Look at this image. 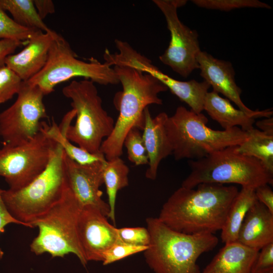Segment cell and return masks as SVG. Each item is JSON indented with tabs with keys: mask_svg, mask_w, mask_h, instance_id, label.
I'll return each instance as SVG.
<instances>
[{
	"mask_svg": "<svg viewBox=\"0 0 273 273\" xmlns=\"http://www.w3.org/2000/svg\"><path fill=\"white\" fill-rule=\"evenodd\" d=\"M41 30L25 27L11 18L0 7V39L27 41Z\"/></svg>",
	"mask_w": 273,
	"mask_h": 273,
	"instance_id": "obj_27",
	"label": "cell"
},
{
	"mask_svg": "<svg viewBox=\"0 0 273 273\" xmlns=\"http://www.w3.org/2000/svg\"><path fill=\"white\" fill-rule=\"evenodd\" d=\"M144 126L142 137L148 156V168L146 177L155 180L161 161L172 155V149L168 138L165 123L168 117L165 112H161L152 118L148 107L144 111Z\"/></svg>",
	"mask_w": 273,
	"mask_h": 273,
	"instance_id": "obj_18",
	"label": "cell"
},
{
	"mask_svg": "<svg viewBox=\"0 0 273 273\" xmlns=\"http://www.w3.org/2000/svg\"><path fill=\"white\" fill-rule=\"evenodd\" d=\"M122 90L114 96L113 103L119 115L111 134L104 140L100 152L109 160L123 154L124 138L132 128L144 126V111L152 104L162 105L159 94L168 88L149 74L125 65L113 66Z\"/></svg>",
	"mask_w": 273,
	"mask_h": 273,
	"instance_id": "obj_2",
	"label": "cell"
},
{
	"mask_svg": "<svg viewBox=\"0 0 273 273\" xmlns=\"http://www.w3.org/2000/svg\"><path fill=\"white\" fill-rule=\"evenodd\" d=\"M53 35L41 31L27 41L24 48L16 54L6 57L5 65L22 80L27 81L37 74L45 66L54 38Z\"/></svg>",
	"mask_w": 273,
	"mask_h": 273,
	"instance_id": "obj_17",
	"label": "cell"
},
{
	"mask_svg": "<svg viewBox=\"0 0 273 273\" xmlns=\"http://www.w3.org/2000/svg\"><path fill=\"white\" fill-rule=\"evenodd\" d=\"M237 242L258 250L273 242V213L258 200L247 212Z\"/></svg>",
	"mask_w": 273,
	"mask_h": 273,
	"instance_id": "obj_19",
	"label": "cell"
},
{
	"mask_svg": "<svg viewBox=\"0 0 273 273\" xmlns=\"http://www.w3.org/2000/svg\"><path fill=\"white\" fill-rule=\"evenodd\" d=\"M106 161L82 165L73 161L65 152L64 155L67 186L81 207H96L108 217L109 206L103 200V192L100 190L104 184L103 170Z\"/></svg>",
	"mask_w": 273,
	"mask_h": 273,
	"instance_id": "obj_14",
	"label": "cell"
},
{
	"mask_svg": "<svg viewBox=\"0 0 273 273\" xmlns=\"http://www.w3.org/2000/svg\"><path fill=\"white\" fill-rule=\"evenodd\" d=\"M256 125L260 130L270 135H273V118L272 117L258 120Z\"/></svg>",
	"mask_w": 273,
	"mask_h": 273,
	"instance_id": "obj_38",
	"label": "cell"
},
{
	"mask_svg": "<svg viewBox=\"0 0 273 273\" xmlns=\"http://www.w3.org/2000/svg\"><path fill=\"white\" fill-rule=\"evenodd\" d=\"M49 131L53 138L59 142L65 153L80 165H89L106 160L102 153L93 154L72 144L66 137L65 129L60 128L54 120L50 125Z\"/></svg>",
	"mask_w": 273,
	"mask_h": 273,
	"instance_id": "obj_26",
	"label": "cell"
},
{
	"mask_svg": "<svg viewBox=\"0 0 273 273\" xmlns=\"http://www.w3.org/2000/svg\"><path fill=\"white\" fill-rule=\"evenodd\" d=\"M257 200L273 213V192L268 184H264L255 189Z\"/></svg>",
	"mask_w": 273,
	"mask_h": 273,
	"instance_id": "obj_36",
	"label": "cell"
},
{
	"mask_svg": "<svg viewBox=\"0 0 273 273\" xmlns=\"http://www.w3.org/2000/svg\"><path fill=\"white\" fill-rule=\"evenodd\" d=\"M126 64L155 77L196 113H202L204 110L205 98L210 87L205 81L198 82L192 79L183 81L175 79L164 73L149 59L136 51L129 54Z\"/></svg>",
	"mask_w": 273,
	"mask_h": 273,
	"instance_id": "obj_16",
	"label": "cell"
},
{
	"mask_svg": "<svg viewBox=\"0 0 273 273\" xmlns=\"http://www.w3.org/2000/svg\"><path fill=\"white\" fill-rule=\"evenodd\" d=\"M0 7L8 11L13 20L25 27L36 29L53 35L56 34L38 15L33 0H0Z\"/></svg>",
	"mask_w": 273,
	"mask_h": 273,
	"instance_id": "obj_25",
	"label": "cell"
},
{
	"mask_svg": "<svg viewBox=\"0 0 273 273\" xmlns=\"http://www.w3.org/2000/svg\"><path fill=\"white\" fill-rule=\"evenodd\" d=\"M129 169L120 157L105 162L103 175L106 188L110 212L108 217L115 223V206L118 192L129 184Z\"/></svg>",
	"mask_w": 273,
	"mask_h": 273,
	"instance_id": "obj_23",
	"label": "cell"
},
{
	"mask_svg": "<svg viewBox=\"0 0 273 273\" xmlns=\"http://www.w3.org/2000/svg\"><path fill=\"white\" fill-rule=\"evenodd\" d=\"M120 241L135 246H148L150 236L147 228L124 227L117 228Z\"/></svg>",
	"mask_w": 273,
	"mask_h": 273,
	"instance_id": "obj_32",
	"label": "cell"
},
{
	"mask_svg": "<svg viewBox=\"0 0 273 273\" xmlns=\"http://www.w3.org/2000/svg\"><path fill=\"white\" fill-rule=\"evenodd\" d=\"M64 155L57 141L50 162L41 173L23 188L3 190L2 196L7 209L25 226L32 228L30 223L63 197L67 187Z\"/></svg>",
	"mask_w": 273,
	"mask_h": 273,
	"instance_id": "obj_5",
	"label": "cell"
},
{
	"mask_svg": "<svg viewBox=\"0 0 273 273\" xmlns=\"http://www.w3.org/2000/svg\"><path fill=\"white\" fill-rule=\"evenodd\" d=\"M251 273H273V268L266 270H263V271H251Z\"/></svg>",
	"mask_w": 273,
	"mask_h": 273,
	"instance_id": "obj_39",
	"label": "cell"
},
{
	"mask_svg": "<svg viewBox=\"0 0 273 273\" xmlns=\"http://www.w3.org/2000/svg\"><path fill=\"white\" fill-rule=\"evenodd\" d=\"M255 190L242 187L229 209L221 229V239L224 244L237 242L238 233L249 208L257 201Z\"/></svg>",
	"mask_w": 273,
	"mask_h": 273,
	"instance_id": "obj_22",
	"label": "cell"
},
{
	"mask_svg": "<svg viewBox=\"0 0 273 273\" xmlns=\"http://www.w3.org/2000/svg\"><path fill=\"white\" fill-rule=\"evenodd\" d=\"M81 207L68 186L61 200L32 222L38 233L30 245L36 255L48 253L52 257L72 253L85 266L86 261L78 235V220Z\"/></svg>",
	"mask_w": 273,
	"mask_h": 273,
	"instance_id": "obj_7",
	"label": "cell"
},
{
	"mask_svg": "<svg viewBox=\"0 0 273 273\" xmlns=\"http://www.w3.org/2000/svg\"><path fill=\"white\" fill-rule=\"evenodd\" d=\"M63 95L71 100L76 117L65 135L71 143L93 154H99L101 145L113 131V118L102 106V100L92 81L72 80L62 89Z\"/></svg>",
	"mask_w": 273,
	"mask_h": 273,
	"instance_id": "obj_8",
	"label": "cell"
},
{
	"mask_svg": "<svg viewBox=\"0 0 273 273\" xmlns=\"http://www.w3.org/2000/svg\"><path fill=\"white\" fill-rule=\"evenodd\" d=\"M247 132L248 138L237 146V151L258 160L268 171L273 174V135L255 128Z\"/></svg>",
	"mask_w": 273,
	"mask_h": 273,
	"instance_id": "obj_24",
	"label": "cell"
},
{
	"mask_svg": "<svg viewBox=\"0 0 273 273\" xmlns=\"http://www.w3.org/2000/svg\"><path fill=\"white\" fill-rule=\"evenodd\" d=\"M23 80L7 66L0 68V104L18 93Z\"/></svg>",
	"mask_w": 273,
	"mask_h": 273,
	"instance_id": "obj_30",
	"label": "cell"
},
{
	"mask_svg": "<svg viewBox=\"0 0 273 273\" xmlns=\"http://www.w3.org/2000/svg\"><path fill=\"white\" fill-rule=\"evenodd\" d=\"M15 102L0 113V135L4 145L17 146L34 138L41 127L42 119L48 117L37 86L23 81Z\"/></svg>",
	"mask_w": 273,
	"mask_h": 273,
	"instance_id": "obj_11",
	"label": "cell"
},
{
	"mask_svg": "<svg viewBox=\"0 0 273 273\" xmlns=\"http://www.w3.org/2000/svg\"><path fill=\"white\" fill-rule=\"evenodd\" d=\"M236 147H228L189 161L191 171L181 187L191 189L204 183L234 184L255 190L262 185H272L273 174L258 160L238 153Z\"/></svg>",
	"mask_w": 273,
	"mask_h": 273,
	"instance_id": "obj_6",
	"label": "cell"
},
{
	"mask_svg": "<svg viewBox=\"0 0 273 273\" xmlns=\"http://www.w3.org/2000/svg\"><path fill=\"white\" fill-rule=\"evenodd\" d=\"M96 207H81L78 220V235L84 257L89 261H102L105 252L119 241L117 228L110 223Z\"/></svg>",
	"mask_w": 273,
	"mask_h": 273,
	"instance_id": "obj_13",
	"label": "cell"
},
{
	"mask_svg": "<svg viewBox=\"0 0 273 273\" xmlns=\"http://www.w3.org/2000/svg\"><path fill=\"white\" fill-rule=\"evenodd\" d=\"M36 11L43 20L49 14H52L55 12L54 3L51 0H33Z\"/></svg>",
	"mask_w": 273,
	"mask_h": 273,
	"instance_id": "obj_37",
	"label": "cell"
},
{
	"mask_svg": "<svg viewBox=\"0 0 273 273\" xmlns=\"http://www.w3.org/2000/svg\"><path fill=\"white\" fill-rule=\"evenodd\" d=\"M237 187L201 184L180 187L168 198L158 219L170 229L186 234H214L222 229Z\"/></svg>",
	"mask_w": 273,
	"mask_h": 273,
	"instance_id": "obj_1",
	"label": "cell"
},
{
	"mask_svg": "<svg viewBox=\"0 0 273 273\" xmlns=\"http://www.w3.org/2000/svg\"><path fill=\"white\" fill-rule=\"evenodd\" d=\"M162 12L170 33V40L160 61L184 77L198 69L197 57L201 51L198 34L179 20L177 10L185 5V0H153Z\"/></svg>",
	"mask_w": 273,
	"mask_h": 273,
	"instance_id": "obj_12",
	"label": "cell"
},
{
	"mask_svg": "<svg viewBox=\"0 0 273 273\" xmlns=\"http://www.w3.org/2000/svg\"><path fill=\"white\" fill-rule=\"evenodd\" d=\"M259 251L237 241L225 244L201 273H251Z\"/></svg>",
	"mask_w": 273,
	"mask_h": 273,
	"instance_id": "obj_20",
	"label": "cell"
},
{
	"mask_svg": "<svg viewBox=\"0 0 273 273\" xmlns=\"http://www.w3.org/2000/svg\"><path fill=\"white\" fill-rule=\"evenodd\" d=\"M192 2L199 7L223 11L243 8H271L269 5L258 0H193Z\"/></svg>",
	"mask_w": 273,
	"mask_h": 273,
	"instance_id": "obj_29",
	"label": "cell"
},
{
	"mask_svg": "<svg viewBox=\"0 0 273 273\" xmlns=\"http://www.w3.org/2000/svg\"><path fill=\"white\" fill-rule=\"evenodd\" d=\"M208 118L184 106L178 107L165 123L166 132L176 160H197L225 148L239 146L248 137L238 127L214 130L207 126Z\"/></svg>",
	"mask_w": 273,
	"mask_h": 273,
	"instance_id": "obj_4",
	"label": "cell"
},
{
	"mask_svg": "<svg viewBox=\"0 0 273 273\" xmlns=\"http://www.w3.org/2000/svg\"><path fill=\"white\" fill-rule=\"evenodd\" d=\"M123 147L127 150L128 159L135 165L148 164V156L140 129L133 127L129 130L124 138Z\"/></svg>",
	"mask_w": 273,
	"mask_h": 273,
	"instance_id": "obj_28",
	"label": "cell"
},
{
	"mask_svg": "<svg viewBox=\"0 0 273 273\" xmlns=\"http://www.w3.org/2000/svg\"><path fill=\"white\" fill-rule=\"evenodd\" d=\"M27 41H20L11 39H0V68L5 66V59L13 54L19 47L26 45Z\"/></svg>",
	"mask_w": 273,
	"mask_h": 273,
	"instance_id": "obj_35",
	"label": "cell"
},
{
	"mask_svg": "<svg viewBox=\"0 0 273 273\" xmlns=\"http://www.w3.org/2000/svg\"><path fill=\"white\" fill-rule=\"evenodd\" d=\"M49 127L42 121L39 132L31 140L17 146L4 145L0 149V176L9 189L27 186L47 167L57 143Z\"/></svg>",
	"mask_w": 273,
	"mask_h": 273,
	"instance_id": "obj_10",
	"label": "cell"
},
{
	"mask_svg": "<svg viewBox=\"0 0 273 273\" xmlns=\"http://www.w3.org/2000/svg\"><path fill=\"white\" fill-rule=\"evenodd\" d=\"M204 110L224 129L238 127L245 131L254 128L256 118L235 108L230 101L214 91L208 92L204 103Z\"/></svg>",
	"mask_w": 273,
	"mask_h": 273,
	"instance_id": "obj_21",
	"label": "cell"
},
{
	"mask_svg": "<svg viewBox=\"0 0 273 273\" xmlns=\"http://www.w3.org/2000/svg\"><path fill=\"white\" fill-rule=\"evenodd\" d=\"M89 60L77 59L69 43L60 35L52 42L44 67L26 82L38 87L44 96L53 92L58 84L76 77L102 85L119 83L112 67L96 59Z\"/></svg>",
	"mask_w": 273,
	"mask_h": 273,
	"instance_id": "obj_9",
	"label": "cell"
},
{
	"mask_svg": "<svg viewBox=\"0 0 273 273\" xmlns=\"http://www.w3.org/2000/svg\"><path fill=\"white\" fill-rule=\"evenodd\" d=\"M200 75L213 88V91L224 96L234 103L239 109L256 118H268L272 115L271 109L252 110L248 108L241 98L242 90L235 81V72L231 62L213 57L201 51L197 57Z\"/></svg>",
	"mask_w": 273,
	"mask_h": 273,
	"instance_id": "obj_15",
	"label": "cell"
},
{
	"mask_svg": "<svg viewBox=\"0 0 273 273\" xmlns=\"http://www.w3.org/2000/svg\"><path fill=\"white\" fill-rule=\"evenodd\" d=\"M150 236L145 261L155 273H201L197 261L218 244L213 234H186L174 231L158 217L146 219Z\"/></svg>",
	"mask_w": 273,
	"mask_h": 273,
	"instance_id": "obj_3",
	"label": "cell"
},
{
	"mask_svg": "<svg viewBox=\"0 0 273 273\" xmlns=\"http://www.w3.org/2000/svg\"><path fill=\"white\" fill-rule=\"evenodd\" d=\"M148 246H135L119 241L104 254L102 263L108 265L134 254L144 252Z\"/></svg>",
	"mask_w": 273,
	"mask_h": 273,
	"instance_id": "obj_31",
	"label": "cell"
},
{
	"mask_svg": "<svg viewBox=\"0 0 273 273\" xmlns=\"http://www.w3.org/2000/svg\"><path fill=\"white\" fill-rule=\"evenodd\" d=\"M3 190L0 188V233L3 232L5 226L10 223L21 224L25 226L23 223L16 219L7 209L2 196ZM4 254V252L0 248V261Z\"/></svg>",
	"mask_w": 273,
	"mask_h": 273,
	"instance_id": "obj_34",
	"label": "cell"
},
{
	"mask_svg": "<svg viewBox=\"0 0 273 273\" xmlns=\"http://www.w3.org/2000/svg\"><path fill=\"white\" fill-rule=\"evenodd\" d=\"M273 268V242L263 246L258 252L252 267V271Z\"/></svg>",
	"mask_w": 273,
	"mask_h": 273,
	"instance_id": "obj_33",
	"label": "cell"
}]
</instances>
